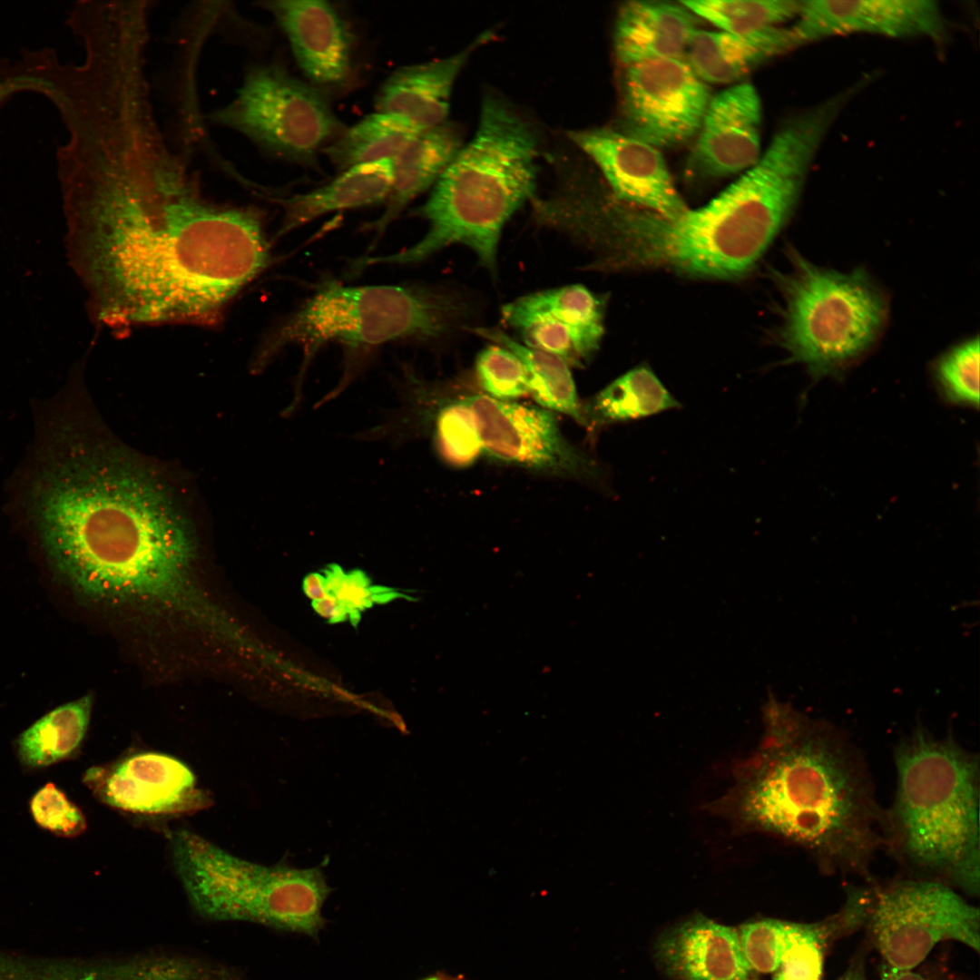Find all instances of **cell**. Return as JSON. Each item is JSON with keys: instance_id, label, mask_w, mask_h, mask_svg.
Listing matches in <instances>:
<instances>
[{"instance_id": "cell-6", "label": "cell", "mask_w": 980, "mask_h": 980, "mask_svg": "<svg viewBox=\"0 0 980 980\" xmlns=\"http://www.w3.org/2000/svg\"><path fill=\"white\" fill-rule=\"evenodd\" d=\"M538 145L530 125L510 105L487 95L475 135L446 167L416 213L426 233L397 253L364 264H409L454 244L468 247L490 270L496 265L503 228L534 197Z\"/></svg>"}, {"instance_id": "cell-27", "label": "cell", "mask_w": 980, "mask_h": 980, "mask_svg": "<svg viewBox=\"0 0 980 980\" xmlns=\"http://www.w3.org/2000/svg\"><path fill=\"white\" fill-rule=\"evenodd\" d=\"M681 407L646 366L634 368L597 393L584 407V425L637 420Z\"/></svg>"}, {"instance_id": "cell-3", "label": "cell", "mask_w": 980, "mask_h": 980, "mask_svg": "<svg viewBox=\"0 0 980 980\" xmlns=\"http://www.w3.org/2000/svg\"><path fill=\"white\" fill-rule=\"evenodd\" d=\"M759 746L708 808L740 831L775 836L827 873L872 881L884 809L863 756L841 730L769 695Z\"/></svg>"}, {"instance_id": "cell-18", "label": "cell", "mask_w": 980, "mask_h": 980, "mask_svg": "<svg viewBox=\"0 0 980 980\" xmlns=\"http://www.w3.org/2000/svg\"><path fill=\"white\" fill-rule=\"evenodd\" d=\"M803 44L855 33L889 37H926L943 44L948 23L932 0L802 1L791 26Z\"/></svg>"}, {"instance_id": "cell-36", "label": "cell", "mask_w": 980, "mask_h": 980, "mask_svg": "<svg viewBox=\"0 0 980 980\" xmlns=\"http://www.w3.org/2000/svg\"><path fill=\"white\" fill-rule=\"evenodd\" d=\"M313 608L320 617L328 621H341L349 614L346 606L330 593L313 603Z\"/></svg>"}, {"instance_id": "cell-17", "label": "cell", "mask_w": 980, "mask_h": 980, "mask_svg": "<svg viewBox=\"0 0 980 980\" xmlns=\"http://www.w3.org/2000/svg\"><path fill=\"white\" fill-rule=\"evenodd\" d=\"M285 34L309 83L326 97L344 91L354 75L355 36L331 3L321 0L260 2Z\"/></svg>"}, {"instance_id": "cell-1", "label": "cell", "mask_w": 980, "mask_h": 980, "mask_svg": "<svg viewBox=\"0 0 980 980\" xmlns=\"http://www.w3.org/2000/svg\"><path fill=\"white\" fill-rule=\"evenodd\" d=\"M78 172L73 260L102 323L216 324L269 263L259 214L206 201L165 142H102Z\"/></svg>"}, {"instance_id": "cell-13", "label": "cell", "mask_w": 980, "mask_h": 980, "mask_svg": "<svg viewBox=\"0 0 980 980\" xmlns=\"http://www.w3.org/2000/svg\"><path fill=\"white\" fill-rule=\"evenodd\" d=\"M463 400L475 417L483 453L493 458L558 475L587 477L596 472L564 436L551 411L484 393Z\"/></svg>"}, {"instance_id": "cell-30", "label": "cell", "mask_w": 980, "mask_h": 980, "mask_svg": "<svg viewBox=\"0 0 980 980\" xmlns=\"http://www.w3.org/2000/svg\"><path fill=\"white\" fill-rule=\"evenodd\" d=\"M681 3L697 17L720 30L751 34L796 19L802 1L797 0H686Z\"/></svg>"}, {"instance_id": "cell-31", "label": "cell", "mask_w": 980, "mask_h": 980, "mask_svg": "<svg viewBox=\"0 0 980 980\" xmlns=\"http://www.w3.org/2000/svg\"><path fill=\"white\" fill-rule=\"evenodd\" d=\"M933 376L943 399L955 406L979 407V340H966L939 357Z\"/></svg>"}, {"instance_id": "cell-9", "label": "cell", "mask_w": 980, "mask_h": 980, "mask_svg": "<svg viewBox=\"0 0 980 980\" xmlns=\"http://www.w3.org/2000/svg\"><path fill=\"white\" fill-rule=\"evenodd\" d=\"M791 270L778 276L784 300L779 341L811 376H840L875 343L886 299L862 270L819 268L789 250Z\"/></svg>"}, {"instance_id": "cell-33", "label": "cell", "mask_w": 980, "mask_h": 980, "mask_svg": "<svg viewBox=\"0 0 980 980\" xmlns=\"http://www.w3.org/2000/svg\"><path fill=\"white\" fill-rule=\"evenodd\" d=\"M789 927V921L763 918L737 929L743 955L757 974H773L779 968Z\"/></svg>"}, {"instance_id": "cell-19", "label": "cell", "mask_w": 980, "mask_h": 980, "mask_svg": "<svg viewBox=\"0 0 980 980\" xmlns=\"http://www.w3.org/2000/svg\"><path fill=\"white\" fill-rule=\"evenodd\" d=\"M761 103L742 82L711 95L690 158L698 174L718 178L752 167L761 156Z\"/></svg>"}, {"instance_id": "cell-34", "label": "cell", "mask_w": 980, "mask_h": 980, "mask_svg": "<svg viewBox=\"0 0 980 980\" xmlns=\"http://www.w3.org/2000/svg\"><path fill=\"white\" fill-rule=\"evenodd\" d=\"M29 808L36 825L54 836L75 838L86 830V818L82 810L53 782L34 792Z\"/></svg>"}, {"instance_id": "cell-12", "label": "cell", "mask_w": 980, "mask_h": 980, "mask_svg": "<svg viewBox=\"0 0 980 980\" xmlns=\"http://www.w3.org/2000/svg\"><path fill=\"white\" fill-rule=\"evenodd\" d=\"M622 68V130L659 149L697 135L711 95L686 60H651Z\"/></svg>"}, {"instance_id": "cell-8", "label": "cell", "mask_w": 980, "mask_h": 980, "mask_svg": "<svg viewBox=\"0 0 980 980\" xmlns=\"http://www.w3.org/2000/svg\"><path fill=\"white\" fill-rule=\"evenodd\" d=\"M175 868L201 917L244 921L317 937L331 889L319 867L265 866L238 858L200 835H172Z\"/></svg>"}, {"instance_id": "cell-37", "label": "cell", "mask_w": 980, "mask_h": 980, "mask_svg": "<svg viewBox=\"0 0 980 980\" xmlns=\"http://www.w3.org/2000/svg\"><path fill=\"white\" fill-rule=\"evenodd\" d=\"M880 976L881 980H943L936 975H932L928 973L895 969L884 963L880 967Z\"/></svg>"}, {"instance_id": "cell-22", "label": "cell", "mask_w": 980, "mask_h": 980, "mask_svg": "<svg viewBox=\"0 0 980 980\" xmlns=\"http://www.w3.org/2000/svg\"><path fill=\"white\" fill-rule=\"evenodd\" d=\"M697 16L681 1L636 0L619 9L614 28V51L620 64L681 58Z\"/></svg>"}, {"instance_id": "cell-7", "label": "cell", "mask_w": 980, "mask_h": 980, "mask_svg": "<svg viewBox=\"0 0 980 980\" xmlns=\"http://www.w3.org/2000/svg\"><path fill=\"white\" fill-rule=\"evenodd\" d=\"M466 314L467 303L456 291L326 282L266 338L256 365L293 345L304 349L307 363L329 342L372 348L403 339L436 341L454 333Z\"/></svg>"}, {"instance_id": "cell-25", "label": "cell", "mask_w": 980, "mask_h": 980, "mask_svg": "<svg viewBox=\"0 0 980 980\" xmlns=\"http://www.w3.org/2000/svg\"><path fill=\"white\" fill-rule=\"evenodd\" d=\"M459 131L446 122L419 133L394 160L384 212L372 223L381 233L415 198L436 182L462 147Z\"/></svg>"}, {"instance_id": "cell-32", "label": "cell", "mask_w": 980, "mask_h": 980, "mask_svg": "<svg viewBox=\"0 0 980 980\" xmlns=\"http://www.w3.org/2000/svg\"><path fill=\"white\" fill-rule=\"evenodd\" d=\"M475 374L486 396L514 401L526 394L527 373L520 358L511 350L493 344L478 354Z\"/></svg>"}, {"instance_id": "cell-29", "label": "cell", "mask_w": 980, "mask_h": 980, "mask_svg": "<svg viewBox=\"0 0 980 980\" xmlns=\"http://www.w3.org/2000/svg\"><path fill=\"white\" fill-rule=\"evenodd\" d=\"M422 131L404 117L375 112L347 128L323 153L339 172L394 160Z\"/></svg>"}, {"instance_id": "cell-21", "label": "cell", "mask_w": 980, "mask_h": 980, "mask_svg": "<svg viewBox=\"0 0 980 980\" xmlns=\"http://www.w3.org/2000/svg\"><path fill=\"white\" fill-rule=\"evenodd\" d=\"M475 43L446 58L396 69L377 90L376 112L404 117L422 131L446 122L455 81Z\"/></svg>"}, {"instance_id": "cell-40", "label": "cell", "mask_w": 980, "mask_h": 980, "mask_svg": "<svg viewBox=\"0 0 980 980\" xmlns=\"http://www.w3.org/2000/svg\"><path fill=\"white\" fill-rule=\"evenodd\" d=\"M423 980H462V979H459L458 977L449 976V975H447L446 974H436V975L428 976V977H426V978H425Z\"/></svg>"}, {"instance_id": "cell-38", "label": "cell", "mask_w": 980, "mask_h": 980, "mask_svg": "<svg viewBox=\"0 0 980 980\" xmlns=\"http://www.w3.org/2000/svg\"><path fill=\"white\" fill-rule=\"evenodd\" d=\"M303 591L312 603L322 599L328 593L325 577L317 573L308 574L303 581Z\"/></svg>"}, {"instance_id": "cell-11", "label": "cell", "mask_w": 980, "mask_h": 980, "mask_svg": "<svg viewBox=\"0 0 980 980\" xmlns=\"http://www.w3.org/2000/svg\"><path fill=\"white\" fill-rule=\"evenodd\" d=\"M867 922L884 964L913 970L944 941L980 949L979 908L953 887L935 880L909 878L871 885Z\"/></svg>"}, {"instance_id": "cell-4", "label": "cell", "mask_w": 980, "mask_h": 980, "mask_svg": "<svg viewBox=\"0 0 980 980\" xmlns=\"http://www.w3.org/2000/svg\"><path fill=\"white\" fill-rule=\"evenodd\" d=\"M806 179L796 156L769 146L700 209L665 217L578 188L555 202L549 225L593 254L587 270L662 267L734 278L752 268L769 246L794 211Z\"/></svg>"}, {"instance_id": "cell-10", "label": "cell", "mask_w": 980, "mask_h": 980, "mask_svg": "<svg viewBox=\"0 0 980 980\" xmlns=\"http://www.w3.org/2000/svg\"><path fill=\"white\" fill-rule=\"evenodd\" d=\"M210 119L303 166H313L346 129L324 94L277 63L249 66L237 95Z\"/></svg>"}, {"instance_id": "cell-16", "label": "cell", "mask_w": 980, "mask_h": 980, "mask_svg": "<svg viewBox=\"0 0 980 980\" xmlns=\"http://www.w3.org/2000/svg\"><path fill=\"white\" fill-rule=\"evenodd\" d=\"M569 138L596 164L615 201L665 217L688 210L659 148L621 128L573 131Z\"/></svg>"}, {"instance_id": "cell-26", "label": "cell", "mask_w": 980, "mask_h": 980, "mask_svg": "<svg viewBox=\"0 0 980 980\" xmlns=\"http://www.w3.org/2000/svg\"><path fill=\"white\" fill-rule=\"evenodd\" d=\"M89 695L63 704L39 718L15 740L23 769L36 771L74 759L80 752L92 711Z\"/></svg>"}, {"instance_id": "cell-20", "label": "cell", "mask_w": 980, "mask_h": 980, "mask_svg": "<svg viewBox=\"0 0 980 980\" xmlns=\"http://www.w3.org/2000/svg\"><path fill=\"white\" fill-rule=\"evenodd\" d=\"M653 951L658 966L671 980H759L737 929L701 914L663 931Z\"/></svg>"}, {"instance_id": "cell-2", "label": "cell", "mask_w": 980, "mask_h": 980, "mask_svg": "<svg viewBox=\"0 0 980 980\" xmlns=\"http://www.w3.org/2000/svg\"><path fill=\"white\" fill-rule=\"evenodd\" d=\"M44 548L86 598L174 615L203 632L220 608L196 579L191 530L162 484L105 448H77L54 464L36 495Z\"/></svg>"}, {"instance_id": "cell-5", "label": "cell", "mask_w": 980, "mask_h": 980, "mask_svg": "<svg viewBox=\"0 0 980 980\" xmlns=\"http://www.w3.org/2000/svg\"><path fill=\"white\" fill-rule=\"evenodd\" d=\"M894 763L896 790L884 809L883 849L913 878L978 897V755L950 734L936 737L917 725L895 748Z\"/></svg>"}, {"instance_id": "cell-35", "label": "cell", "mask_w": 980, "mask_h": 980, "mask_svg": "<svg viewBox=\"0 0 980 980\" xmlns=\"http://www.w3.org/2000/svg\"><path fill=\"white\" fill-rule=\"evenodd\" d=\"M333 593L349 612H357L374 602V593L367 583L356 575L343 573Z\"/></svg>"}, {"instance_id": "cell-28", "label": "cell", "mask_w": 980, "mask_h": 980, "mask_svg": "<svg viewBox=\"0 0 980 980\" xmlns=\"http://www.w3.org/2000/svg\"><path fill=\"white\" fill-rule=\"evenodd\" d=\"M470 332L515 354L527 373L528 394L543 408L569 416L584 425L569 366L561 358L530 348L497 328H471Z\"/></svg>"}, {"instance_id": "cell-39", "label": "cell", "mask_w": 980, "mask_h": 980, "mask_svg": "<svg viewBox=\"0 0 980 980\" xmlns=\"http://www.w3.org/2000/svg\"><path fill=\"white\" fill-rule=\"evenodd\" d=\"M839 980H867L865 956H863V952L853 958L849 966Z\"/></svg>"}, {"instance_id": "cell-23", "label": "cell", "mask_w": 980, "mask_h": 980, "mask_svg": "<svg viewBox=\"0 0 980 980\" xmlns=\"http://www.w3.org/2000/svg\"><path fill=\"white\" fill-rule=\"evenodd\" d=\"M800 45L791 27L777 26L746 35L697 28L686 50V62L705 83H730Z\"/></svg>"}, {"instance_id": "cell-15", "label": "cell", "mask_w": 980, "mask_h": 980, "mask_svg": "<svg viewBox=\"0 0 980 980\" xmlns=\"http://www.w3.org/2000/svg\"><path fill=\"white\" fill-rule=\"evenodd\" d=\"M605 304L583 285L529 293L505 304L503 322L522 343L581 367L595 354L603 338Z\"/></svg>"}, {"instance_id": "cell-14", "label": "cell", "mask_w": 980, "mask_h": 980, "mask_svg": "<svg viewBox=\"0 0 980 980\" xmlns=\"http://www.w3.org/2000/svg\"><path fill=\"white\" fill-rule=\"evenodd\" d=\"M83 782L101 803L130 814L181 816L211 805L191 769L160 752L134 753L93 766L85 770Z\"/></svg>"}, {"instance_id": "cell-24", "label": "cell", "mask_w": 980, "mask_h": 980, "mask_svg": "<svg viewBox=\"0 0 980 980\" xmlns=\"http://www.w3.org/2000/svg\"><path fill=\"white\" fill-rule=\"evenodd\" d=\"M393 177V160L354 166L310 191L281 201L284 214L280 237L329 212L370 206L387 201Z\"/></svg>"}]
</instances>
